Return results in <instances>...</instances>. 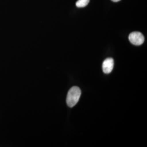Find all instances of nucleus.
<instances>
[{
    "mask_svg": "<svg viewBox=\"0 0 147 147\" xmlns=\"http://www.w3.org/2000/svg\"><path fill=\"white\" fill-rule=\"evenodd\" d=\"M82 92L79 87L74 86L69 90L66 98V102L70 108L74 107L81 97Z\"/></svg>",
    "mask_w": 147,
    "mask_h": 147,
    "instance_id": "f257e3e1",
    "label": "nucleus"
},
{
    "mask_svg": "<svg viewBox=\"0 0 147 147\" xmlns=\"http://www.w3.org/2000/svg\"><path fill=\"white\" fill-rule=\"evenodd\" d=\"M129 39L133 45H140L144 41L145 38L142 33L139 32H131L129 36Z\"/></svg>",
    "mask_w": 147,
    "mask_h": 147,
    "instance_id": "f03ea898",
    "label": "nucleus"
},
{
    "mask_svg": "<svg viewBox=\"0 0 147 147\" xmlns=\"http://www.w3.org/2000/svg\"><path fill=\"white\" fill-rule=\"evenodd\" d=\"M114 61L113 59L108 58L103 62L102 65V70L105 74L110 73L114 67Z\"/></svg>",
    "mask_w": 147,
    "mask_h": 147,
    "instance_id": "7ed1b4c3",
    "label": "nucleus"
},
{
    "mask_svg": "<svg viewBox=\"0 0 147 147\" xmlns=\"http://www.w3.org/2000/svg\"><path fill=\"white\" fill-rule=\"evenodd\" d=\"M90 0H78L76 2V6L78 7H84L89 3Z\"/></svg>",
    "mask_w": 147,
    "mask_h": 147,
    "instance_id": "20e7f679",
    "label": "nucleus"
},
{
    "mask_svg": "<svg viewBox=\"0 0 147 147\" xmlns=\"http://www.w3.org/2000/svg\"><path fill=\"white\" fill-rule=\"evenodd\" d=\"M112 1L113 2H118L121 0H112Z\"/></svg>",
    "mask_w": 147,
    "mask_h": 147,
    "instance_id": "39448f33",
    "label": "nucleus"
}]
</instances>
